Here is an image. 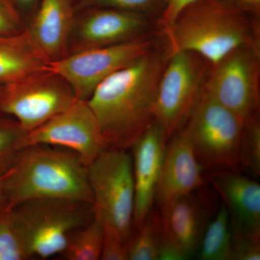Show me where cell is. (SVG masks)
<instances>
[{
    "label": "cell",
    "mask_w": 260,
    "mask_h": 260,
    "mask_svg": "<svg viewBox=\"0 0 260 260\" xmlns=\"http://www.w3.org/2000/svg\"><path fill=\"white\" fill-rule=\"evenodd\" d=\"M162 71L158 56H143L107 77L89 98L107 148L129 150L154 121Z\"/></svg>",
    "instance_id": "6da1fadb"
},
{
    "label": "cell",
    "mask_w": 260,
    "mask_h": 260,
    "mask_svg": "<svg viewBox=\"0 0 260 260\" xmlns=\"http://www.w3.org/2000/svg\"><path fill=\"white\" fill-rule=\"evenodd\" d=\"M5 205L36 199H61L92 205L88 168L69 150L29 145L21 150L5 183Z\"/></svg>",
    "instance_id": "7a4b0ae2"
},
{
    "label": "cell",
    "mask_w": 260,
    "mask_h": 260,
    "mask_svg": "<svg viewBox=\"0 0 260 260\" xmlns=\"http://www.w3.org/2000/svg\"><path fill=\"white\" fill-rule=\"evenodd\" d=\"M245 10L226 0H199L184 10L166 30L172 52L199 54L214 65L247 47L250 30Z\"/></svg>",
    "instance_id": "3957f363"
},
{
    "label": "cell",
    "mask_w": 260,
    "mask_h": 260,
    "mask_svg": "<svg viewBox=\"0 0 260 260\" xmlns=\"http://www.w3.org/2000/svg\"><path fill=\"white\" fill-rule=\"evenodd\" d=\"M13 220L30 258L61 254L71 235L92 218L91 205L61 199H36L12 208Z\"/></svg>",
    "instance_id": "277c9868"
},
{
    "label": "cell",
    "mask_w": 260,
    "mask_h": 260,
    "mask_svg": "<svg viewBox=\"0 0 260 260\" xmlns=\"http://www.w3.org/2000/svg\"><path fill=\"white\" fill-rule=\"evenodd\" d=\"M87 168L93 216L128 244L134 215L133 157L127 150L107 148Z\"/></svg>",
    "instance_id": "5b68a950"
},
{
    "label": "cell",
    "mask_w": 260,
    "mask_h": 260,
    "mask_svg": "<svg viewBox=\"0 0 260 260\" xmlns=\"http://www.w3.org/2000/svg\"><path fill=\"white\" fill-rule=\"evenodd\" d=\"M244 121L204 90L200 93L185 129L204 169L237 170Z\"/></svg>",
    "instance_id": "8992f818"
},
{
    "label": "cell",
    "mask_w": 260,
    "mask_h": 260,
    "mask_svg": "<svg viewBox=\"0 0 260 260\" xmlns=\"http://www.w3.org/2000/svg\"><path fill=\"white\" fill-rule=\"evenodd\" d=\"M76 99L65 80L46 68L0 87V113L14 117L27 134Z\"/></svg>",
    "instance_id": "52a82bcc"
},
{
    "label": "cell",
    "mask_w": 260,
    "mask_h": 260,
    "mask_svg": "<svg viewBox=\"0 0 260 260\" xmlns=\"http://www.w3.org/2000/svg\"><path fill=\"white\" fill-rule=\"evenodd\" d=\"M149 44L145 41L133 40L90 47L49 61L47 69L64 79L77 99L88 101L103 80L148 52Z\"/></svg>",
    "instance_id": "ba28073f"
},
{
    "label": "cell",
    "mask_w": 260,
    "mask_h": 260,
    "mask_svg": "<svg viewBox=\"0 0 260 260\" xmlns=\"http://www.w3.org/2000/svg\"><path fill=\"white\" fill-rule=\"evenodd\" d=\"M171 54L159 80L153 108L154 121L161 126L167 141L190 116L200 95L201 73L192 53Z\"/></svg>",
    "instance_id": "9c48e42d"
},
{
    "label": "cell",
    "mask_w": 260,
    "mask_h": 260,
    "mask_svg": "<svg viewBox=\"0 0 260 260\" xmlns=\"http://www.w3.org/2000/svg\"><path fill=\"white\" fill-rule=\"evenodd\" d=\"M36 145L71 150L87 167L107 148L96 116L88 102L79 99L42 126L27 133L25 148Z\"/></svg>",
    "instance_id": "30bf717a"
},
{
    "label": "cell",
    "mask_w": 260,
    "mask_h": 260,
    "mask_svg": "<svg viewBox=\"0 0 260 260\" xmlns=\"http://www.w3.org/2000/svg\"><path fill=\"white\" fill-rule=\"evenodd\" d=\"M257 60L251 51L238 49L214 65L203 90L246 123L259 103Z\"/></svg>",
    "instance_id": "8fae6325"
},
{
    "label": "cell",
    "mask_w": 260,
    "mask_h": 260,
    "mask_svg": "<svg viewBox=\"0 0 260 260\" xmlns=\"http://www.w3.org/2000/svg\"><path fill=\"white\" fill-rule=\"evenodd\" d=\"M203 170L185 129L179 130L170 138L166 147L155 191V200L160 213L176 200L192 194L204 185Z\"/></svg>",
    "instance_id": "7c38bea8"
},
{
    "label": "cell",
    "mask_w": 260,
    "mask_h": 260,
    "mask_svg": "<svg viewBox=\"0 0 260 260\" xmlns=\"http://www.w3.org/2000/svg\"><path fill=\"white\" fill-rule=\"evenodd\" d=\"M167 140L153 121L132 147L135 181L133 229H138L153 209Z\"/></svg>",
    "instance_id": "4fadbf2b"
},
{
    "label": "cell",
    "mask_w": 260,
    "mask_h": 260,
    "mask_svg": "<svg viewBox=\"0 0 260 260\" xmlns=\"http://www.w3.org/2000/svg\"><path fill=\"white\" fill-rule=\"evenodd\" d=\"M229 212L232 234L260 240V185L236 170L210 176Z\"/></svg>",
    "instance_id": "5bb4252c"
},
{
    "label": "cell",
    "mask_w": 260,
    "mask_h": 260,
    "mask_svg": "<svg viewBox=\"0 0 260 260\" xmlns=\"http://www.w3.org/2000/svg\"><path fill=\"white\" fill-rule=\"evenodd\" d=\"M35 16L25 30L48 61L62 57L73 25L71 0H40Z\"/></svg>",
    "instance_id": "9a60e30c"
},
{
    "label": "cell",
    "mask_w": 260,
    "mask_h": 260,
    "mask_svg": "<svg viewBox=\"0 0 260 260\" xmlns=\"http://www.w3.org/2000/svg\"><path fill=\"white\" fill-rule=\"evenodd\" d=\"M164 238L185 256L198 249L205 229L206 213L192 194L179 198L161 213Z\"/></svg>",
    "instance_id": "2e32d148"
},
{
    "label": "cell",
    "mask_w": 260,
    "mask_h": 260,
    "mask_svg": "<svg viewBox=\"0 0 260 260\" xmlns=\"http://www.w3.org/2000/svg\"><path fill=\"white\" fill-rule=\"evenodd\" d=\"M145 25L144 19L136 12L99 8L84 19L78 37L89 47L110 45L126 42Z\"/></svg>",
    "instance_id": "e0dca14e"
},
{
    "label": "cell",
    "mask_w": 260,
    "mask_h": 260,
    "mask_svg": "<svg viewBox=\"0 0 260 260\" xmlns=\"http://www.w3.org/2000/svg\"><path fill=\"white\" fill-rule=\"evenodd\" d=\"M48 62L26 31L0 37V87L45 70Z\"/></svg>",
    "instance_id": "ac0fdd59"
},
{
    "label": "cell",
    "mask_w": 260,
    "mask_h": 260,
    "mask_svg": "<svg viewBox=\"0 0 260 260\" xmlns=\"http://www.w3.org/2000/svg\"><path fill=\"white\" fill-rule=\"evenodd\" d=\"M232 242L230 217L223 203L215 218L205 227L198 257L201 260H233Z\"/></svg>",
    "instance_id": "d6986e66"
},
{
    "label": "cell",
    "mask_w": 260,
    "mask_h": 260,
    "mask_svg": "<svg viewBox=\"0 0 260 260\" xmlns=\"http://www.w3.org/2000/svg\"><path fill=\"white\" fill-rule=\"evenodd\" d=\"M128 242V259L156 260L164 239L162 215L152 209Z\"/></svg>",
    "instance_id": "ffe728a7"
},
{
    "label": "cell",
    "mask_w": 260,
    "mask_h": 260,
    "mask_svg": "<svg viewBox=\"0 0 260 260\" xmlns=\"http://www.w3.org/2000/svg\"><path fill=\"white\" fill-rule=\"evenodd\" d=\"M104 232L102 222L93 216L88 223L72 233L61 255L68 260L100 259Z\"/></svg>",
    "instance_id": "44dd1931"
},
{
    "label": "cell",
    "mask_w": 260,
    "mask_h": 260,
    "mask_svg": "<svg viewBox=\"0 0 260 260\" xmlns=\"http://www.w3.org/2000/svg\"><path fill=\"white\" fill-rule=\"evenodd\" d=\"M26 133L16 121L0 116V176L9 172L25 148Z\"/></svg>",
    "instance_id": "7402d4cb"
},
{
    "label": "cell",
    "mask_w": 260,
    "mask_h": 260,
    "mask_svg": "<svg viewBox=\"0 0 260 260\" xmlns=\"http://www.w3.org/2000/svg\"><path fill=\"white\" fill-rule=\"evenodd\" d=\"M30 258L19 234L12 208H0V260H25Z\"/></svg>",
    "instance_id": "603a6c76"
},
{
    "label": "cell",
    "mask_w": 260,
    "mask_h": 260,
    "mask_svg": "<svg viewBox=\"0 0 260 260\" xmlns=\"http://www.w3.org/2000/svg\"><path fill=\"white\" fill-rule=\"evenodd\" d=\"M245 168L251 174H260V125L256 118L244 124L239 152V167Z\"/></svg>",
    "instance_id": "cb8c5ba5"
},
{
    "label": "cell",
    "mask_w": 260,
    "mask_h": 260,
    "mask_svg": "<svg viewBox=\"0 0 260 260\" xmlns=\"http://www.w3.org/2000/svg\"><path fill=\"white\" fill-rule=\"evenodd\" d=\"M80 3L86 7L112 8L139 13L153 9L158 5H162V0H80Z\"/></svg>",
    "instance_id": "d4e9b609"
},
{
    "label": "cell",
    "mask_w": 260,
    "mask_h": 260,
    "mask_svg": "<svg viewBox=\"0 0 260 260\" xmlns=\"http://www.w3.org/2000/svg\"><path fill=\"white\" fill-rule=\"evenodd\" d=\"M104 239L101 259L128 260L127 243L112 229L104 227Z\"/></svg>",
    "instance_id": "484cf974"
},
{
    "label": "cell",
    "mask_w": 260,
    "mask_h": 260,
    "mask_svg": "<svg viewBox=\"0 0 260 260\" xmlns=\"http://www.w3.org/2000/svg\"><path fill=\"white\" fill-rule=\"evenodd\" d=\"M21 32L18 10L11 0H0V37L16 35Z\"/></svg>",
    "instance_id": "4316f807"
},
{
    "label": "cell",
    "mask_w": 260,
    "mask_h": 260,
    "mask_svg": "<svg viewBox=\"0 0 260 260\" xmlns=\"http://www.w3.org/2000/svg\"><path fill=\"white\" fill-rule=\"evenodd\" d=\"M233 235V260H259L260 240L242 235Z\"/></svg>",
    "instance_id": "83f0119b"
},
{
    "label": "cell",
    "mask_w": 260,
    "mask_h": 260,
    "mask_svg": "<svg viewBox=\"0 0 260 260\" xmlns=\"http://www.w3.org/2000/svg\"><path fill=\"white\" fill-rule=\"evenodd\" d=\"M198 1L199 0H162L161 22L166 30L172 26L184 10Z\"/></svg>",
    "instance_id": "f1b7e54d"
},
{
    "label": "cell",
    "mask_w": 260,
    "mask_h": 260,
    "mask_svg": "<svg viewBox=\"0 0 260 260\" xmlns=\"http://www.w3.org/2000/svg\"><path fill=\"white\" fill-rule=\"evenodd\" d=\"M226 1L245 11L257 12L260 8V0H226Z\"/></svg>",
    "instance_id": "f546056e"
},
{
    "label": "cell",
    "mask_w": 260,
    "mask_h": 260,
    "mask_svg": "<svg viewBox=\"0 0 260 260\" xmlns=\"http://www.w3.org/2000/svg\"><path fill=\"white\" fill-rule=\"evenodd\" d=\"M17 9L29 10L34 8L40 0H11Z\"/></svg>",
    "instance_id": "4dcf8cb0"
},
{
    "label": "cell",
    "mask_w": 260,
    "mask_h": 260,
    "mask_svg": "<svg viewBox=\"0 0 260 260\" xmlns=\"http://www.w3.org/2000/svg\"><path fill=\"white\" fill-rule=\"evenodd\" d=\"M8 173L4 175L0 176V208L5 205V183Z\"/></svg>",
    "instance_id": "1f68e13d"
}]
</instances>
